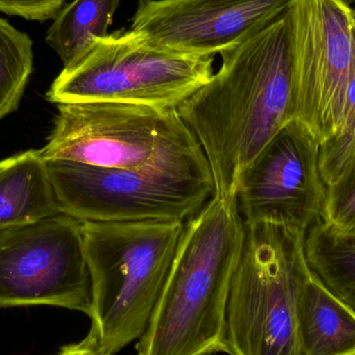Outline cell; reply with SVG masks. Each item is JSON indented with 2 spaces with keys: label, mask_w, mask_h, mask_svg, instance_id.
Instances as JSON below:
<instances>
[{
  "label": "cell",
  "mask_w": 355,
  "mask_h": 355,
  "mask_svg": "<svg viewBox=\"0 0 355 355\" xmlns=\"http://www.w3.org/2000/svg\"><path fill=\"white\" fill-rule=\"evenodd\" d=\"M220 55L218 72L178 112L202 146L215 194L237 198L244 171L296 119L290 8Z\"/></svg>",
  "instance_id": "obj_1"
},
{
  "label": "cell",
  "mask_w": 355,
  "mask_h": 355,
  "mask_svg": "<svg viewBox=\"0 0 355 355\" xmlns=\"http://www.w3.org/2000/svg\"><path fill=\"white\" fill-rule=\"evenodd\" d=\"M245 223L237 198L215 194L185 223L170 277L137 355L221 352L223 318Z\"/></svg>",
  "instance_id": "obj_2"
},
{
  "label": "cell",
  "mask_w": 355,
  "mask_h": 355,
  "mask_svg": "<svg viewBox=\"0 0 355 355\" xmlns=\"http://www.w3.org/2000/svg\"><path fill=\"white\" fill-rule=\"evenodd\" d=\"M186 221H83L92 279L89 335L106 355L139 341L172 270Z\"/></svg>",
  "instance_id": "obj_3"
},
{
  "label": "cell",
  "mask_w": 355,
  "mask_h": 355,
  "mask_svg": "<svg viewBox=\"0 0 355 355\" xmlns=\"http://www.w3.org/2000/svg\"><path fill=\"white\" fill-rule=\"evenodd\" d=\"M304 240L306 234L282 225H245L225 304L221 352L304 355L300 316L312 275Z\"/></svg>",
  "instance_id": "obj_4"
},
{
  "label": "cell",
  "mask_w": 355,
  "mask_h": 355,
  "mask_svg": "<svg viewBox=\"0 0 355 355\" xmlns=\"http://www.w3.org/2000/svg\"><path fill=\"white\" fill-rule=\"evenodd\" d=\"M45 160L212 179L198 143L175 108L95 102L58 104Z\"/></svg>",
  "instance_id": "obj_5"
},
{
  "label": "cell",
  "mask_w": 355,
  "mask_h": 355,
  "mask_svg": "<svg viewBox=\"0 0 355 355\" xmlns=\"http://www.w3.org/2000/svg\"><path fill=\"white\" fill-rule=\"evenodd\" d=\"M213 62V56L164 49L122 29L64 67L46 97L56 105L114 102L178 110L210 80Z\"/></svg>",
  "instance_id": "obj_6"
},
{
  "label": "cell",
  "mask_w": 355,
  "mask_h": 355,
  "mask_svg": "<svg viewBox=\"0 0 355 355\" xmlns=\"http://www.w3.org/2000/svg\"><path fill=\"white\" fill-rule=\"evenodd\" d=\"M45 162L60 212L81 221H187L215 196L212 179Z\"/></svg>",
  "instance_id": "obj_7"
},
{
  "label": "cell",
  "mask_w": 355,
  "mask_h": 355,
  "mask_svg": "<svg viewBox=\"0 0 355 355\" xmlns=\"http://www.w3.org/2000/svg\"><path fill=\"white\" fill-rule=\"evenodd\" d=\"M83 221L60 213L0 231V308H92Z\"/></svg>",
  "instance_id": "obj_8"
},
{
  "label": "cell",
  "mask_w": 355,
  "mask_h": 355,
  "mask_svg": "<svg viewBox=\"0 0 355 355\" xmlns=\"http://www.w3.org/2000/svg\"><path fill=\"white\" fill-rule=\"evenodd\" d=\"M296 119L320 146L337 132L354 51L348 0H292Z\"/></svg>",
  "instance_id": "obj_9"
},
{
  "label": "cell",
  "mask_w": 355,
  "mask_h": 355,
  "mask_svg": "<svg viewBox=\"0 0 355 355\" xmlns=\"http://www.w3.org/2000/svg\"><path fill=\"white\" fill-rule=\"evenodd\" d=\"M319 153L320 144L304 123L286 124L240 177L238 208L245 225L306 234L322 216L327 196Z\"/></svg>",
  "instance_id": "obj_10"
},
{
  "label": "cell",
  "mask_w": 355,
  "mask_h": 355,
  "mask_svg": "<svg viewBox=\"0 0 355 355\" xmlns=\"http://www.w3.org/2000/svg\"><path fill=\"white\" fill-rule=\"evenodd\" d=\"M292 0H139L131 19L150 43L188 55L214 56L277 20Z\"/></svg>",
  "instance_id": "obj_11"
},
{
  "label": "cell",
  "mask_w": 355,
  "mask_h": 355,
  "mask_svg": "<svg viewBox=\"0 0 355 355\" xmlns=\"http://www.w3.org/2000/svg\"><path fill=\"white\" fill-rule=\"evenodd\" d=\"M40 150L0 162V231L60 214Z\"/></svg>",
  "instance_id": "obj_12"
},
{
  "label": "cell",
  "mask_w": 355,
  "mask_h": 355,
  "mask_svg": "<svg viewBox=\"0 0 355 355\" xmlns=\"http://www.w3.org/2000/svg\"><path fill=\"white\" fill-rule=\"evenodd\" d=\"M300 327L304 355H355V311L313 272L304 289Z\"/></svg>",
  "instance_id": "obj_13"
},
{
  "label": "cell",
  "mask_w": 355,
  "mask_h": 355,
  "mask_svg": "<svg viewBox=\"0 0 355 355\" xmlns=\"http://www.w3.org/2000/svg\"><path fill=\"white\" fill-rule=\"evenodd\" d=\"M304 252L317 279L355 311V232L338 229L320 218L306 232Z\"/></svg>",
  "instance_id": "obj_14"
},
{
  "label": "cell",
  "mask_w": 355,
  "mask_h": 355,
  "mask_svg": "<svg viewBox=\"0 0 355 355\" xmlns=\"http://www.w3.org/2000/svg\"><path fill=\"white\" fill-rule=\"evenodd\" d=\"M121 0H74L54 18L46 42L64 67L80 60L98 40L107 37L108 27Z\"/></svg>",
  "instance_id": "obj_15"
},
{
  "label": "cell",
  "mask_w": 355,
  "mask_h": 355,
  "mask_svg": "<svg viewBox=\"0 0 355 355\" xmlns=\"http://www.w3.org/2000/svg\"><path fill=\"white\" fill-rule=\"evenodd\" d=\"M33 64L31 37L0 18V120L18 108Z\"/></svg>",
  "instance_id": "obj_16"
},
{
  "label": "cell",
  "mask_w": 355,
  "mask_h": 355,
  "mask_svg": "<svg viewBox=\"0 0 355 355\" xmlns=\"http://www.w3.org/2000/svg\"><path fill=\"white\" fill-rule=\"evenodd\" d=\"M355 151V8L352 67L342 101L337 132L320 146L319 166L325 185L333 183Z\"/></svg>",
  "instance_id": "obj_17"
},
{
  "label": "cell",
  "mask_w": 355,
  "mask_h": 355,
  "mask_svg": "<svg viewBox=\"0 0 355 355\" xmlns=\"http://www.w3.org/2000/svg\"><path fill=\"white\" fill-rule=\"evenodd\" d=\"M321 218L346 232H355V151L337 179L327 186Z\"/></svg>",
  "instance_id": "obj_18"
},
{
  "label": "cell",
  "mask_w": 355,
  "mask_h": 355,
  "mask_svg": "<svg viewBox=\"0 0 355 355\" xmlns=\"http://www.w3.org/2000/svg\"><path fill=\"white\" fill-rule=\"evenodd\" d=\"M66 0H0V12L31 21L54 19Z\"/></svg>",
  "instance_id": "obj_19"
},
{
  "label": "cell",
  "mask_w": 355,
  "mask_h": 355,
  "mask_svg": "<svg viewBox=\"0 0 355 355\" xmlns=\"http://www.w3.org/2000/svg\"><path fill=\"white\" fill-rule=\"evenodd\" d=\"M54 355H106L95 338L87 334V337L77 343L62 346Z\"/></svg>",
  "instance_id": "obj_20"
},
{
  "label": "cell",
  "mask_w": 355,
  "mask_h": 355,
  "mask_svg": "<svg viewBox=\"0 0 355 355\" xmlns=\"http://www.w3.org/2000/svg\"><path fill=\"white\" fill-rule=\"evenodd\" d=\"M348 1H349V2H354V3H355V0H348Z\"/></svg>",
  "instance_id": "obj_21"
}]
</instances>
